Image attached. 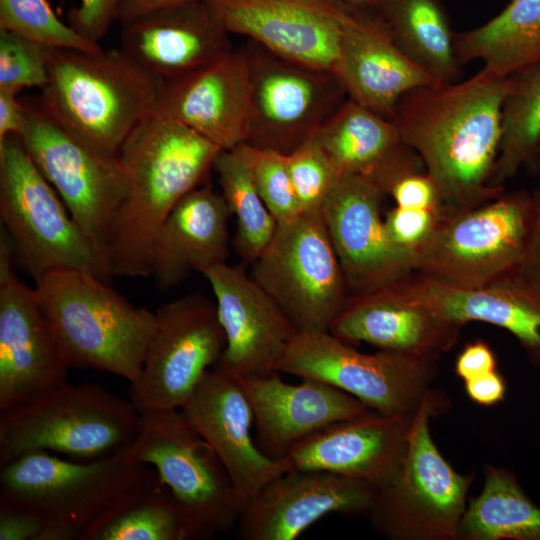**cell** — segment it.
Here are the masks:
<instances>
[{
	"label": "cell",
	"mask_w": 540,
	"mask_h": 540,
	"mask_svg": "<svg viewBox=\"0 0 540 540\" xmlns=\"http://www.w3.org/2000/svg\"><path fill=\"white\" fill-rule=\"evenodd\" d=\"M512 80L483 67L463 82L422 86L398 101L389 120L420 157L445 209H471L505 193L491 179Z\"/></svg>",
	"instance_id": "cell-1"
},
{
	"label": "cell",
	"mask_w": 540,
	"mask_h": 540,
	"mask_svg": "<svg viewBox=\"0 0 540 540\" xmlns=\"http://www.w3.org/2000/svg\"><path fill=\"white\" fill-rule=\"evenodd\" d=\"M221 150L155 109L139 122L118 154L127 193L102 251L108 276L152 275L164 221L185 195L204 184Z\"/></svg>",
	"instance_id": "cell-2"
},
{
	"label": "cell",
	"mask_w": 540,
	"mask_h": 540,
	"mask_svg": "<svg viewBox=\"0 0 540 540\" xmlns=\"http://www.w3.org/2000/svg\"><path fill=\"white\" fill-rule=\"evenodd\" d=\"M92 272L63 269L35 283L40 306L70 369H94L134 385L156 314L136 307Z\"/></svg>",
	"instance_id": "cell-3"
},
{
	"label": "cell",
	"mask_w": 540,
	"mask_h": 540,
	"mask_svg": "<svg viewBox=\"0 0 540 540\" xmlns=\"http://www.w3.org/2000/svg\"><path fill=\"white\" fill-rule=\"evenodd\" d=\"M162 84L120 48L52 47L39 103L84 142L118 156L130 133L156 108Z\"/></svg>",
	"instance_id": "cell-4"
},
{
	"label": "cell",
	"mask_w": 540,
	"mask_h": 540,
	"mask_svg": "<svg viewBox=\"0 0 540 540\" xmlns=\"http://www.w3.org/2000/svg\"><path fill=\"white\" fill-rule=\"evenodd\" d=\"M141 414L129 399L93 383L64 382L41 397L0 413V467L33 451L95 460L126 449Z\"/></svg>",
	"instance_id": "cell-5"
},
{
	"label": "cell",
	"mask_w": 540,
	"mask_h": 540,
	"mask_svg": "<svg viewBox=\"0 0 540 540\" xmlns=\"http://www.w3.org/2000/svg\"><path fill=\"white\" fill-rule=\"evenodd\" d=\"M0 216L13 254L35 281L63 269L108 277L100 251L73 220L18 136L0 141Z\"/></svg>",
	"instance_id": "cell-6"
},
{
	"label": "cell",
	"mask_w": 540,
	"mask_h": 540,
	"mask_svg": "<svg viewBox=\"0 0 540 540\" xmlns=\"http://www.w3.org/2000/svg\"><path fill=\"white\" fill-rule=\"evenodd\" d=\"M140 414V429L124 458L156 469L184 515L190 540L211 539L234 528L242 512L234 486L182 410Z\"/></svg>",
	"instance_id": "cell-7"
},
{
	"label": "cell",
	"mask_w": 540,
	"mask_h": 540,
	"mask_svg": "<svg viewBox=\"0 0 540 540\" xmlns=\"http://www.w3.org/2000/svg\"><path fill=\"white\" fill-rule=\"evenodd\" d=\"M441 398L427 399L410 428L403 461L378 490L368 514L372 527L390 540H457L474 473L462 474L444 458L430 432Z\"/></svg>",
	"instance_id": "cell-8"
},
{
	"label": "cell",
	"mask_w": 540,
	"mask_h": 540,
	"mask_svg": "<svg viewBox=\"0 0 540 540\" xmlns=\"http://www.w3.org/2000/svg\"><path fill=\"white\" fill-rule=\"evenodd\" d=\"M533 213L532 194L504 193L471 209L443 213L413 255L414 271L444 284L481 288L518 269Z\"/></svg>",
	"instance_id": "cell-9"
},
{
	"label": "cell",
	"mask_w": 540,
	"mask_h": 540,
	"mask_svg": "<svg viewBox=\"0 0 540 540\" xmlns=\"http://www.w3.org/2000/svg\"><path fill=\"white\" fill-rule=\"evenodd\" d=\"M126 449L82 463L48 451L23 454L0 467V500L44 512L49 522L42 540H79L84 528L146 470L147 465L125 460Z\"/></svg>",
	"instance_id": "cell-10"
},
{
	"label": "cell",
	"mask_w": 540,
	"mask_h": 540,
	"mask_svg": "<svg viewBox=\"0 0 540 540\" xmlns=\"http://www.w3.org/2000/svg\"><path fill=\"white\" fill-rule=\"evenodd\" d=\"M437 358L380 350L365 354L329 331H298L276 372L334 386L385 414L415 413L437 396Z\"/></svg>",
	"instance_id": "cell-11"
},
{
	"label": "cell",
	"mask_w": 540,
	"mask_h": 540,
	"mask_svg": "<svg viewBox=\"0 0 540 540\" xmlns=\"http://www.w3.org/2000/svg\"><path fill=\"white\" fill-rule=\"evenodd\" d=\"M251 277L298 331H329L350 297L322 210L277 224Z\"/></svg>",
	"instance_id": "cell-12"
},
{
	"label": "cell",
	"mask_w": 540,
	"mask_h": 540,
	"mask_svg": "<svg viewBox=\"0 0 540 540\" xmlns=\"http://www.w3.org/2000/svg\"><path fill=\"white\" fill-rule=\"evenodd\" d=\"M23 104L20 142L102 256L127 193L118 156L105 154L71 133L39 101Z\"/></svg>",
	"instance_id": "cell-13"
},
{
	"label": "cell",
	"mask_w": 540,
	"mask_h": 540,
	"mask_svg": "<svg viewBox=\"0 0 540 540\" xmlns=\"http://www.w3.org/2000/svg\"><path fill=\"white\" fill-rule=\"evenodd\" d=\"M249 71L245 143L288 155L316 134L348 99L334 71L315 68L247 40Z\"/></svg>",
	"instance_id": "cell-14"
},
{
	"label": "cell",
	"mask_w": 540,
	"mask_h": 540,
	"mask_svg": "<svg viewBox=\"0 0 540 540\" xmlns=\"http://www.w3.org/2000/svg\"><path fill=\"white\" fill-rule=\"evenodd\" d=\"M141 375L130 385L139 413L182 409L226 347L217 307L199 292L162 305Z\"/></svg>",
	"instance_id": "cell-15"
},
{
	"label": "cell",
	"mask_w": 540,
	"mask_h": 540,
	"mask_svg": "<svg viewBox=\"0 0 540 540\" xmlns=\"http://www.w3.org/2000/svg\"><path fill=\"white\" fill-rule=\"evenodd\" d=\"M13 248L0 237V413L41 397L66 382L69 367L40 306L12 268Z\"/></svg>",
	"instance_id": "cell-16"
},
{
	"label": "cell",
	"mask_w": 540,
	"mask_h": 540,
	"mask_svg": "<svg viewBox=\"0 0 540 540\" xmlns=\"http://www.w3.org/2000/svg\"><path fill=\"white\" fill-rule=\"evenodd\" d=\"M220 25L291 60L334 71L353 15L335 0H203Z\"/></svg>",
	"instance_id": "cell-17"
},
{
	"label": "cell",
	"mask_w": 540,
	"mask_h": 540,
	"mask_svg": "<svg viewBox=\"0 0 540 540\" xmlns=\"http://www.w3.org/2000/svg\"><path fill=\"white\" fill-rule=\"evenodd\" d=\"M181 410L225 468L241 511L267 484L291 470L285 458L268 456L254 442V415L240 376L209 369Z\"/></svg>",
	"instance_id": "cell-18"
},
{
	"label": "cell",
	"mask_w": 540,
	"mask_h": 540,
	"mask_svg": "<svg viewBox=\"0 0 540 540\" xmlns=\"http://www.w3.org/2000/svg\"><path fill=\"white\" fill-rule=\"evenodd\" d=\"M385 194L367 177H342L322 214L350 296L390 285L414 271L413 257L389 239L381 218Z\"/></svg>",
	"instance_id": "cell-19"
},
{
	"label": "cell",
	"mask_w": 540,
	"mask_h": 540,
	"mask_svg": "<svg viewBox=\"0 0 540 540\" xmlns=\"http://www.w3.org/2000/svg\"><path fill=\"white\" fill-rule=\"evenodd\" d=\"M215 299L226 347L215 366L240 377L276 372L298 330L275 300L242 266L225 263L203 273Z\"/></svg>",
	"instance_id": "cell-20"
},
{
	"label": "cell",
	"mask_w": 540,
	"mask_h": 540,
	"mask_svg": "<svg viewBox=\"0 0 540 540\" xmlns=\"http://www.w3.org/2000/svg\"><path fill=\"white\" fill-rule=\"evenodd\" d=\"M378 489L358 478L322 470L292 469L267 484L242 511V540H294L322 517L367 515Z\"/></svg>",
	"instance_id": "cell-21"
},
{
	"label": "cell",
	"mask_w": 540,
	"mask_h": 540,
	"mask_svg": "<svg viewBox=\"0 0 540 540\" xmlns=\"http://www.w3.org/2000/svg\"><path fill=\"white\" fill-rule=\"evenodd\" d=\"M417 412V411H416ZM415 413H367L333 423L297 443L290 469L322 470L385 486L398 471Z\"/></svg>",
	"instance_id": "cell-22"
},
{
	"label": "cell",
	"mask_w": 540,
	"mask_h": 540,
	"mask_svg": "<svg viewBox=\"0 0 540 540\" xmlns=\"http://www.w3.org/2000/svg\"><path fill=\"white\" fill-rule=\"evenodd\" d=\"M121 24L120 49L162 83L198 70L233 49L230 34L203 0L152 10Z\"/></svg>",
	"instance_id": "cell-23"
},
{
	"label": "cell",
	"mask_w": 540,
	"mask_h": 540,
	"mask_svg": "<svg viewBox=\"0 0 540 540\" xmlns=\"http://www.w3.org/2000/svg\"><path fill=\"white\" fill-rule=\"evenodd\" d=\"M249 102V71L240 48L163 83L155 110L229 150L246 141Z\"/></svg>",
	"instance_id": "cell-24"
},
{
	"label": "cell",
	"mask_w": 540,
	"mask_h": 540,
	"mask_svg": "<svg viewBox=\"0 0 540 540\" xmlns=\"http://www.w3.org/2000/svg\"><path fill=\"white\" fill-rule=\"evenodd\" d=\"M412 301L456 324L483 322L505 329L540 368V293L517 270L481 288L462 289L412 271L392 283Z\"/></svg>",
	"instance_id": "cell-25"
},
{
	"label": "cell",
	"mask_w": 540,
	"mask_h": 540,
	"mask_svg": "<svg viewBox=\"0 0 540 540\" xmlns=\"http://www.w3.org/2000/svg\"><path fill=\"white\" fill-rule=\"evenodd\" d=\"M278 373L241 377L254 415L257 445L272 458L283 459L313 433L371 410L327 383L304 378L302 383L289 384Z\"/></svg>",
	"instance_id": "cell-26"
},
{
	"label": "cell",
	"mask_w": 540,
	"mask_h": 540,
	"mask_svg": "<svg viewBox=\"0 0 540 540\" xmlns=\"http://www.w3.org/2000/svg\"><path fill=\"white\" fill-rule=\"evenodd\" d=\"M462 326L412 301L393 284L350 296L329 332L352 345L439 359L457 343Z\"/></svg>",
	"instance_id": "cell-27"
},
{
	"label": "cell",
	"mask_w": 540,
	"mask_h": 540,
	"mask_svg": "<svg viewBox=\"0 0 540 540\" xmlns=\"http://www.w3.org/2000/svg\"><path fill=\"white\" fill-rule=\"evenodd\" d=\"M334 72L348 98L386 119L407 92L437 83L402 52L378 14L353 15Z\"/></svg>",
	"instance_id": "cell-28"
},
{
	"label": "cell",
	"mask_w": 540,
	"mask_h": 540,
	"mask_svg": "<svg viewBox=\"0 0 540 540\" xmlns=\"http://www.w3.org/2000/svg\"><path fill=\"white\" fill-rule=\"evenodd\" d=\"M231 211L221 192L202 184L172 209L157 236L152 275L168 290L192 272L225 263L229 256Z\"/></svg>",
	"instance_id": "cell-29"
},
{
	"label": "cell",
	"mask_w": 540,
	"mask_h": 540,
	"mask_svg": "<svg viewBox=\"0 0 540 540\" xmlns=\"http://www.w3.org/2000/svg\"><path fill=\"white\" fill-rule=\"evenodd\" d=\"M79 540H190L184 515L158 473H144L82 531Z\"/></svg>",
	"instance_id": "cell-30"
},
{
	"label": "cell",
	"mask_w": 540,
	"mask_h": 540,
	"mask_svg": "<svg viewBox=\"0 0 540 540\" xmlns=\"http://www.w3.org/2000/svg\"><path fill=\"white\" fill-rule=\"evenodd\" d=\"M460 64L476 59L497 75H517L540 62V0H510L485 24L455 33Z\"/></svg>",
	"instance_id": "cell-31"
},
{
	"label": "cell",
	"mask_w": 540,
	"mask_h": 540,
	"mask_svg": "<svg viewBox=\"0 0 540 540\" xmlns=\"http://www.w3.org/2000/svg\"><path fill=\"white\" fill-rule=\"evenodd\" d=\"M314 136L341 178H368L407 147L389 119L350 98Z\"/></svg>",
	"instance_id": "cell-32"
},
{
	"label": "cell",
	"mask_w": 540,
	"mask_h": 540,
	"mask_svg": "<svg viewBox=\"0 0 540 540\" xmlns=\"http://www.w3.org/2000/svg\"><path fill=\"white\" fill-rule=\"evenodd\" d=\"M378 15L402 52L434 81L459 80L455 33L440 0H387Z\"/></svg>",
	"instance_id": "cell-33"
},
{
	"label": "cell",
	"mask_w": 540,
	"mask_h": 540,
	"mask_svg": "<svg viewBox=\"0 0 540 540\" xmlns=\"http://www.w3.org/2000/svg\"><path fill=\"white\" fill-rule=\"evenodd\" d=\"M481 492L467 503L457 540H540V507L506 468L483 466Z\"/></svg>",
	"instance_id": "cell-34"
},
{
	"label": "cell",
	"mask_w": 540,
	"mask_h": 540,
	"mask_svg": "<svg viewBox=\"0 0 540 540\" xmlns=\"http://www.w3.org/2000/svg\"><path fill=\"white\" fill-rule=\"evenodd\" d=\"M213 168L218 175L221 194L236 217L234 248L246 263H253L266 248L277 222L265 206L256 188L251 168L249 145L221 150Z\"/></svg>",
	"instance_id": "cell-35"
},
{
	"label": "cell",
	"mask_w": 540,
	"mask_h": 540,
	"mask_svg": "<svg viewBox=\"0 0 540 540\" xmlns=\"http://www.w3.org/2000/svg\"><path fill=\"white\" fill-rule=\"evenodd\" d=\"M540 157V62L513 76L502 108V140L491 185L503 186Z\"/></svg>",
	"instance_id": "cell-36"
},
{
	"label": "cell",
	"mask_w": 540,
	"mask_h": 540,
	"mask_svg": "<svg viewBox=\"0 0 540 540\" xmlns=\"http://www.w3.org/2000/svg\"><path fill=\"white\" fill-rule=\"evenodd\" d=\"M0 29L53 48L100 51V44L61 21L48 0H0Z\"/></svg>",
	"instance_id": "cell-37"
},
{
	"label": "cell",
	"mask_w": 540,
	"mask_h": 540,
	"mask_svg": "<svg viewBox=\"0 0 540 540\" xmlns=\"http://www.w3.org/2000/svg\"><path fill=\"white\" fill-rule=\"evenodd\" d=\"M286 160L302 212L321 211L341 177L315 136L286 155Z\"/></svg>",
	"instance_id": "cell-38"
},
{
	"label": "cell",
	"mask_w": 540,
	"mask_h": 540,
	"mask_svg": "<svg viewBox=\"0 0 540 540\" xmlns=\"http://www.w3.org/2000/svg\"><path fill=\"white\" fill-rule=\"evenodd\" d=\"M52 47L23 35L0 29V90L18 94L48 81Z\"/></svg>",
	"instance_id": "cell-39"
},
{
	"label": "cell",
	"mask_w": 540,
	"mask_h": 540,
	"mask_svg": "<svg viewBox=\"0 0 540 540\" xmlns=\"http://www.w3.org/2000/svg\"><path fill=\"white\" fill-rule=\"evenodd\" d=\"M249 152L256 188L277 224L296 219L302 209L288 171L286 155L250 145Z\"/></svg>",
	"instance_id": "cell-40"
},
{
	"label": "cell",
	"mask_w": 540,
	"mask_h": 540,
	"mask_svg": "<svg viewBox=\"0 0 540 540\" xmlns=\"http://www.w3.org/2000/svg\"><path fill=\"white\" fill-rule=\"evenodd\" d=\"M443 213L440 210L395 206L384 218L391 242L412 257L432 236Z\"/></svg>",
	"instance_id": "cell-41"
},
{
	"label": "cell",
	"mask_w": 540,
	"mask_h": 540,
	"mask_svg": "<svg viewBox=\"0 0 540 540\" xmlns=\"http://www.w3.org/2000/svg\"><path fill=\"white\" fill-rule=\"evenodd\" d=\"M48 522L38 508L0 500V540H42Z\"/></svg>",
	"instance_id": "cell-42"
},
{
	"label": "cell",
	"mask_w": 540,
	"mask_h": 540,
	"mask_svg": "<svg viewBox=\"0 0 540 540\" xmlns=\"http://www.w3.org/2000/svg\"><path fill=\"white\" fill-rule=\"evenodd\" d=\"M124 0H80L68 12L69 25L88 40L98 43L117 21Z\"/></svg>",
	"instance_id": "cell-43"
},
{
	"label": "cell",
	"mask_w": 540,
	"mask_h": 540,
	"mask_svg": "<svg viewBox=\"0 0 540 540\" xmlns=\"http://www.w3.org/2000/svg\"><path fill=\"white\" fill-rule=\"evenodd\" d=\"M398 207L440 210L443 208L439 190L425 171L407 174L397 180L388 194Z\"/></svg>",
	"instance_id": "cell-44"
},
{
	"label": "cell",
	"mask_w": 540,
	"mask_h": 540,
	"mask_svg": "<svg viewBox=\"0 0 540 540\" xmlns=\"http://www.w3.org/2000/svg\"><path fill=\"white\" fill-rule=\"evenodd\" d=\"M532 194L533 213L527 244L518 274L540 293V186Z\"/></svg>",
	"instance_id": "cell-45"
},
{
	"label": "cell",
	"mask_w": 540,
	"mask_h": 540,
	"mask_svg": "<svg viewBox=\"0 0 540 540\" xmlns=\"http://www.w3.org/2000/svg\"><path fill=\"white\" fill-rule=\"evenodd\" d=\"M497 370V361L490 346L477 339L468 343L457 356L455 374L464 382Z\"/></svg>",
	"instance_id": "cell-46"
},
{
	"label": "cell",
	"mask_w": 540,
	"mask_h": 540,
	"mask_svg": "<svg viewBox=\"0 0 540 540\" xmlns=\"http://www.w3.org/2000/svg\"><path fill=\"white\" fill-rule=\"evenodd\" d=\"M464 383L468 397L478 405L493 406L505 399L506 383L497 370Z\"/></svg>",
	"instance_id": "cell-47"
},
{
	"label": "cell",
	"mask_w": 540,
	"mask_h": 540,
	"mask_svg": "<svg viewBox=\"0 0 540 540\" xmlns=\"http://www.w3.org/2000/svg\"><path fill=\"white\" fill-rule=\"evenodd\" d=\"M24 104L17 94L0 90V141L10 135L19 136L24 127Z\"/></svg>",
	"instance_id": "cell-48"
},
{
	"label": "cell",
	"mask_w": 540,
	"mask_h": 540,
	"mask_svg": "<svg viewBox=\"0 0 540 540\" xmlns=\"http://www.w3.org/2000/svg\"><path fill=\"white\" fill-rule=\"evenodd\" d=\"M188 1L192 0H124L119 8L117 21L124 23L152 10Z\"/></svg>",
	"instance_id": "cell-49"
},
{
	"label": "cell",
	"mask_w": 540,
	"mask_h": 540,
	"mask_svg": "<svg viewBox=\"0 0 540 540\" xmlns=\"http://www.w3.org/2000/svg\"><path fill=\"white\" fill-rule=\"evenodd\" d=\"M352 15L378 14L387 0H335Z\"/></svg>",
	"instance_id": "cell-50"
}]
</instances>
